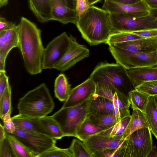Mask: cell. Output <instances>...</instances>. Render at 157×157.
<instances>
[{"mask_svg": "<svg viewBox=\"0 0 157 157\" xmlns=\"http://www.w3.org/2000/svg\"><path fill=\"white\" fill-rule=\"evenodd\" d=\"M96 93L106 97L113 103L117 117L119 121L125 117L130 115V105L128 97L120 92L110 84H96Z\"/></svg>", "mask_w": 157, "mask_h": 157, "instance_id": "11", "label": "cell"}, {"mask_svg": "<svg viewBox=\"0 0 157 157\" xmlns=\"http://www.w3.org/2000/svg\"><path fill=\"white\" fill-rule=\"evenodd\" d=\"M109 45V50L117 63L127 70L157 66V51L150 53L136 52L119 48L113 44Z\"/></svg>", "mask_w": 157, "mask_h": 157, "instance_id": "6", "label": "cell"}, {"mask_svg": "<svg viewBox=\"0 0 157 157\" xmlns=\"http://www.w3.org/2000/svg\"><path fill=\"white\" fill-rule=\"evenodd\" d=\"M127 72L135 87L145 82L157 81V66L134 68Z\"/></svg>", "mask_w": 157, "mask_h": 157, "instance_id": "20", "label": "cell"}, {"mask_svg": "<svg viewBox=\"0 0 157 157\" xmlns=\"http://www.w3.org/2000/svg\"><path fill=\"white\" fill-rule=\"evenodd\" d=\"M131 116L125 117L119 122L105 130L98 135L107 136H122L131 118Z\"/></svg>", "mask_w": 157, "mask_h": 157, "instance_id": "31", "label": "cell"}, {"mask_svg": "<svg viewBox=\"0 0 157 157\" xmlns=\"http://www.w3.org/2000/svg\"><path fill=\"white\" fill-rule=\"evenodd\" d=\"M9 0H0V7H2L6 5L8 3Z\"/></svg>", "mask_w": 157, "mask_h": 157, "instance_id": "51", "label": "cell"}, {"mask_svg": "<svg viewBox=\"0 0 157 157\" xmlns=\"http://www.w3.org/2000/svg\"><path fill=\"white\" fill-rule=\"evenodd\" d=\"M0 157H17L7 134L0 141Z\"/></svg>", "mask_w": 157, "mask_h": 157, "instance_id": "37", "label": "cell"}, {"mask_svg": "<svg viewBox=\"0 0 157 157\" xmlns=\"http://www.w3.org/2000/svg\"><path fill=\"white\" fill-rule=\"evenodd\" d=\"M132 33L145 38L157 37V29L131 32Z\"/></svg>", "mask_w": 157, "mask_h": 157, "instance_id": "41", "label": "cell"}, {"mask_svg": "<svg viewBox=\"0 0 157 157\" xmlns=\"http://www.w3.org/2000/svg\"><path fill=\"white\" fill-rule=\"evenodd\" d=\"M92 97L78 105L62 107L52 116L59 124L64 136L76 137L78 129L87 117Z\"/></svg>", "mask_w": 157, "mask_h": 157, "instance_id": "5", "label": "cell"}, {"mask_svg": "<svg viewBox=\"0 0 157 157\" xmlns=\"http://www.w3.org/2000/svg\"><path fill=\"white\" fill-rule=\"evenodd\" d=\"M109 15L112 32L157 29V21L150 14L140 17L116 13H109Z\"/></svg>", "mask_w": 157, "mask_h": 157, "instance_id": "7", "label": "cell"}, {"mask_svg": "<svg viewBox=\"0 0 157 157\" xmlns=\"http://www.w3.org/2000/svg\"><path fill=\"white\" fill-rule=\"evenodd\" d=\"M102 8L109 13H120L136 17H143L150 14L149 8L141 0L136 3L130 4L105 0Z\"/></svg>", "mask_w": 157, "mask_h": 157, "instance_id": "14", "label": "cell"}, {"mask_svg": "<svg viewBox=\"0 0 157 157\" xmlns=\"http://www.w3.org/2000/svg\"><path fill=\"white\" fill-rule=\"evenodd\" d=\"M40 118L26 117L19 114L12 117L16 128L43 133L49 136L41 124Z\"/></svg>", "mask_w": 157, "mask_h": 157, "instance_id": "21", "label": "cell"}, {"mask_svg": "<svg viewBox=\"0 0 157 157\" xmlns=\"http://www.w3.org/2000/svg\"><path fill=\"white\" fill-rule=\"evenodd\" d=\"M96 85L90 77L85 81L71 89L67 99L63 108H68L80 104L90 99L95 93Z\"/></svg>", "mask_w": 157, "mask_h": 157, "instance_id": "13", "label": "cell"}, {"mask_svg": "<svg viewBox=\"0 0 157 157\" xmlns=\"http://www.w3.org/2000/svg\"><path fill=\"white\" fill-rule=\"evenodd\" d=\"M150 14L157 21V9H150Z\"/></svg>", "mask_w": 157, "mask_h": 157, "instance_id": "49", "label": "cell"}, {"mask_svg": "<svg viewBox=\"0 0 157 157\" xmlns=\"http://www.w3.org/2000/svg\"><path fill=\"white\" fill-rule=\"evenodd\" d=\"M74 157L69 148L62 149L56 146L44 153L40 155L39 157Z\"/></svg>", "mask_w": 157, "mask_h": 157, "instance_id": "36", "label": "cell"}, {"mask_svg": "<svg viewBox=\"0 0 157 157\" xmlns=\"http://www.w3.org/2000/svg\"><path fill=\"white\" fill-rule=\"evenodd\" d=\"M90 78L96 84H110L128 97L129 92L135 89L127 70L118 63H100Z\"/></svg>", "mask_w": 157, "mask_h": 157, "instance_id": "4", "label": "cell"}, {"mask_svg": "<svg viewBox=\"0 0 157 157\" xmlns=\"http://www.w3.org/2000/svg\"><path fill=\"white\" fill-rule=\"evenodd\" d=\"M117 3L125 4H134L137 3L140 0H109Z\"/></svg>", "mask_w": 157, "mask_h": 157, "instance_id": "46", "label": "cell"}, {"mask_svg": "<svg viewBox=\"0 0 157 157\" xmlns=\"http://www.w3.org/2000/svg\"><path fill=\"white\" fill-rule=\"evenodd\" d=\"M15 23L6 20L5 18L0 17V31L15 28L17 26Z\"/></svg>", "mask_w": 157, "mask_h": 157, "instance_id": "43", "label": "cell"}, {"mask_svg": "<svg viewBox=\"0 0 157 157\" xmlns=\"http://www.w3.org/2000/svg\"><path fill=\"white\" fill-rule=\"evenodd\" d=\"M11 89L10 84L7 86L2 96L0 97V117L9 111L11 112Z\"/></svg>", "mask_w": 157, "mask_h": 157, "instance_id": "34", "label": "cell"}, {"mask_svg": "<svg viewBox=\"0 0 157 157\" xmlns=\"http://www.w3.org/2000/svg\"><path fill=\"white\" fill-rule=\"evenodd\" d=\"M66 6L71 9L75 10L76 0H60Z\"/></svg>", "mask_w": 157, "mask_h": 157, "instance_id": "44", "label": "cell"}, {"mask_svg": "<svg viewBox=\"0 0 157 157\" xmlns=\"http://www.w3.org/2000/svg\"><path fill=\"white\" fill-rule=\"evenodd\" d=\"M20 51L27 71L30 75L42 72L44 48L41 38V30L33 22L22 17L18 24Z\"/></svg>", "mask_w": 157, "mask_h": 157, "instance_id": "1", "label": "cell"}, {"mask_svg": "<svg viewBox=\"0 0 157 157\" xmlns=\"http://www.w3.org/2000/svg\"><path fill=\"white\" fill-rule=\"evenodd\" d=\"M154 97L157 100V95L154 96Z\"/></svg>", "mask_w": 157, "mask_h": 157, "instance_id": "52", "label": "cell"}, {"mask_svg": "<svg viewBox=\"0 0 157 157\" xmlns=\"http://www.w3.org/2000/svg\"><path fill=\"white\" fill-rule=\"evenodd\" d=\"M11 112L9 111L1 118L3 122L4 126L6 132L9 134L13 133L16 128L12 117H11Z\"/></svg>", "mask_w": 157, "mask_h": 157, "instance_id": "39", "label": "cell"}, {"mask_svg": "<svg viewBox=\"0 0 157 157\" xmlns=\"http://www.w3.org/2000/svg\"><path fill=\"white\" fill-rule=\"evenodd\" d=\"M131 108L144 112L150 96L136 89L129 92L128 95Z\"/></svg>", "mask_w": 157, "mask_h": 157, "instance_id": "29", "label": "cell"}, {"mask_svg": "<svg viewBox=\"0 0 157 157\" xmlns=\"http://www.w3.org/2000/svg\"><path fill=\"white\" fill-rule=\"evenodd\" d=\"M7 134L17 157H37L36 154L31 151L13 136L7 132Z\"/></svg>", "mask_w": 157, "mask_h": 157, "instance_id": "32", "label": "cell"}, {"mask_svg": "<svg viewBox=\"0 0 157 157\" xmlns=\"http://www.w3.org/2000/svg\"><path fill=\"white\" fill-rule=\"evenodd\" d=\"M147 157H157V147L153 145L152 149Z\"/></svg>", "mask_w": 157, "mask_h": 157, "instance_id": "48", "label": "cell"}, {"mask_svg": "<svg viewBox=\"0 0 157 157\" xmlns=\"http://www.w3.org/2000/svg\"><path fill=\"white\" fill-rule=\"evenodd\" d=\"M144 113L150 130L157 140V100L154 96H150Z\"/></svg>", "mask_w": 157, "mask_h": 157, "instance_id": "24", "label": "cell"}, {"mask_svg": "<svg viewBox=\"0 0 157 157\" xmlns=\"http://www.w3.org/2000/svg\"><path fill=\"white\" fill-rule=\"evenodd\" d=\"M70 43L65 32L51 41L44 48L42 59L43 69H54L67 49Z\"/></svg>", "mask_w": 157, "mask_h": 157, "instance_id": "10", "label": "cell"}, {"mask_svg": "<svg viewBox=\"0 0 157 157\" xmlns=\"http://www.w3.org/2000/svg\"><path fill=\"white\" fill-rule=\"evenodd\" d=\"M40 120L50 137L56 140L64 137L59 124L52 116H46L40 118Z\"/></svg>", "mask_w": 157, "mask_h": 157, "instance_id": "28", "label": "cell"}, {"mask_svg": "<svg viewBox=\"0 0 157 157\" xmlns=\"http://www.w3.org/2000/svg\"><path fill=\"white\" fill-rule=\"evenodd\" d=\"M152 146L150 129L144 128L138 129L126 139L122 157H147Z\"/></svg>", "mask_w": 157, "mask_h": 157, "instance_id": "9", "label": "cell"}, {"mask_svg": "<svg viewBox=\"0 0 157 157\" xmlns=\"http://www.w3.org/2000/svg\"><path fill=\"white\" fill-rule=\"evenodd\" d=\"M87 117L95 125L104 130L120 121L115 115L88 113Z\"/></svg>", "mask_w": 157, "mask_h": 157, "instance_id": "27", "label": "cell"}, {"mask_svg": "<svg viewBox=\"0 0 157 157\" xmlns=\"http://www.w3.org/2000/svg\"></svg>", "mask_w": 157, "mask_h": 157, "instance_id": "53", "label": "cell"}, {"mask_svg": "<svg viewBox=\"0 0 157 157\" xmlns=\"http://www.w3.org/2000/svg\"><path fill=\"white\" fill-rule=\"evenodd\" d=\"M88 113L115 115L117 117L113 102L108 98L100 95L96 93L93 96L89 106Z\"/></svg>", "mask_w": 157, "mask_h": 157, "instance_id": "19", "label": "cell"}, {"mask_svg": "<svg viewBox=\"0 0 157 157\" xmlns=\"http://www.w3.org/2000/svg\"><path fill=\"white\" fill-rule=\"evenodd\" d=\"M54 86L56 98L60 101H65L69 97L71 89V85L64 74L61 73L56 78Z\"/></svg>", "mask_w": 157, "mask_h": 157, "instance_id": "26", "label": "cell"}, {"mask_svg": "<svg viewBox=\"0 0 157 157\" xmlns=\"http://www.w3.org/2000/svg\"><path fill=\"white\" fill-rule=\"evenodd\" d=\"M81 141L76 139H73L69 147L74 157H93L91 153L84 143Z\"/></svg>", "mask_w": 157, "mask_h": 157, "instance_id": "33", "label": "cell"}, {"mask_svg": "<svg viewBox=\"0 0 157 157\" xmlns=\"http://www.w3.org/2000/svg\"><path fill=\"white\" fill-rule=\"evenodd\" d=\"M75 25L91 46L105 44L112 33L109 12L94 6L78 17Z\"/></svg>", "mask_w": 157, "mask_h": 157, "instance_id": "2", "label": "cell"}, {"mask_svg": "<svg viewBox=\"0 0 157 157\" xmlns=\"http://www.w3.org/2000/svg\"><path fill=\"white\" fill-rule=\"evenodd\" d=\"M125 140L122 139V136H107L98 134L83 142L93 155L108 149L122 146L125 144Z\"/></svg>", "mask_w": 157, "mask_h": 157, "instance_id": "15", "label": "cell"}, {"mask_svg": "<svg viewBox=\"0 0 157 157\" xmlns=\"http://www.w3.org/2000/svg\"><path fill=\"white\" fill-rule=\"evenodd\" d=\"M101 0H87L88 5L89 6L100 2Z\"/></svg>", "mask_w": 157, "mask_h": 157, "instance_id": "50", "label": "cell"}, {"mask_svg": "<svg viewBox=\"0 0 157 157\" xmlns=\"http://www.w3.org/2000/svg\"><path fill=\"white\" fill-rule=\"evenodd\" d=\"M19 43L17 25L15 28L0 31V58L6 60L10 51L18 47Z\"/></svg>", "mask_w": 157, "mask_h": 157, "instance_id": "18", "label": "cell"}, {"mask_svg": "<svg viewBox=\"0 0 157 157\" xmlns=\"http://www.w3.org/2000/svg\"><path fill=\"white\" fill-rule=\"evenodd\" d=\"M10 134L36 154L37 157L53 148L56 143V139L47 135L16 128L13 133Z\"/></svg>", "mask_w": 157, "mask_h": 157, "instance_id": "8", "label": "cell"}, {"mask_svg": "<svg viewBox=\"0 0 157 157\" xmlns=\"http://www.w3.org/2000/svg\"><path fill=\"white\" fill-rule=\"evenodd\" d=\"M112 44L119 48L134 52L150 53L157 51V37Z\"/></svg>", "mask_w": 157, "mask_h": 157, "instance_id": "17", "label": "cell"}, {"mask_svg": "<svg viewBox=\"0 0 157 157\" xmlns=\"http://www.w3.org/2000/svg\"><path fill=\"white\" fill-rule=\"evenodd\" d=\"M135 89L149 96L157 95V81L144 82L136 86Z\"/></svg>", "mask_w": 157, "mask_h": 157, "instance_id": "35", "label": "cell"}, {"mask_svg": "<svg viewBox=\"0 0 157 157\" xmlns=\"http://www.w3.org/2000/svg\"><path fill=\"white\" fill-rule=\"evenodd\" d=\"M7 132L4 126L1 124H0V141L6 137Z\"/></svg>", "mask_w": 157, "mask_h": 157, "instance_id": "47", "label": "cell"}, {"mask_svg": "<svg viewBox=\"0 0 157 157\" xmlns=\"http://www.w3.org/2000/svg\"><path fill=\"white\" fill-rule=\"evenodd\" d=\"M30 9L39 21L45 22L52 20L50 0H28Z\"/></svg>", "mask_w": 157, "mask_h": 157, "instance_id": "22", "label": "cell"}, {"mask_svg": "<svg viewBox=\"0 0 157 157\" xmlns=\"http://www.w3.org/2000/svg\"><path fill=\"white\" fill-rule=\"evenodd\" d=\"M89 7L87 0H76L75 10L78 16L83 14Z\"/></svg>", "mask_w": 157, "mask_h": 157, "instance_id": "40", "label": "cell"}, {"mask_svg": "<svg viewBox=\"0 0 157 157\" xmlns=\"http://www.w3.org/2000/svg\"><path fill=\"white\" fill-rule=\"evenodd\" d=\"M144 38L131 32H113L110 35L105 44L108 45L113 43L131 41Z\"/></svg>", "mask_w": 157, "mask_h": 157, "instance_id": "30", "label": "cell"}, {"mask_svg": "<svg viewBox=\"0 0 157 157\" xmlns=\"http://www.w3.org/2000/svg\"><path fill=\"white\" fill-rule=\"evenodd\" d=\"M124 144L117 148L109 149L94 154L93 155V157H122L124 151Z\"/></svg>", "mask_w": 157, "mask_h": 157, "instance_id": "38", "label": "cell"}, {"mask_svg": "<svg viewBox=\"0 0 157 157\" xmlns=\"http://www.w3.org/2000/svg\"><path fill=\"white\" fill-rule=\"evenodd\" d=\"M144 128L150 129L144 113L138 109H133L130 119L122 135V139L125 140L134 132Z\"/></svg>", "mask_w": 157, "mask_h": 157, "instance_id": "23", "label": "cell"}, {"mask_svg": "<svg viewBox=\"0 0 157 157\" xmlns=\"http://www.w3.org/2000/svg\"><path fill=\"white\" fill-rule=\"evenodd\" d=\"M69 46L60 59L56 64L54 69L61 72L71 68L77 63L88 57L89 49L84 45L79 44L76 38L70 35Z\"/></svg>", "mask_w": 157, "mask_h": 157, "instance_id": "12", "label": "cell"}, {"mask_svg": "<svg viewBox=\"0 0 157 157\" xmlns=\"http://www.w3.org/2000/svg\"><path fill=\"white\" fill-rule=\"evenodd\" d=\"M104 130L95 125L87 117L78 129L76 137L84 142L90 137L99 134Z\"/></svg>", "mask_w": 157, "mask_h": 157, "instance_id": "25", "label": "cell"}, {"mask_svg": "<svg viewBox=\"0 0 157 157\" xmlns=\"http://www.w3.org/2000/svg\"><path fill=\"white\" fill-rule=\"evenodd\" d=\"M52 6V20L63 24L69 23L76 25L78 19L75 10L64 5L60 0H50Z\"/></svg>", "mask_w": 157, "mask_h": 157, "instance_id": "16", "label": "cell"}, {"mask_svg": "<svg viewBox=\"0 0 157 157\" xmlns=\"http://www.w3.org/2000/svg\"><path fill=\"white\" fill-rule=\"evenodd\" d=\"M55 103L45 83L29 91L19 99V114L26 117L40 118L50 113Z\"/></svg>", "mask_w": 157, "mask_h": 157, "instance_id": "3", "label": "cell"}, {"mask_svg": "<svg viewBox=\"0 0 157 157\" xmlns=\"http://www.w3.org/2000/svg\"><path fill=\"white\" fill-rule=\"evenodd\" d=\"M9 83V77L6 75V71H0V97Z\"/></svg>", "mask_w": 157, "mask_h": 157, "instance_id": "42", "label": "cell"}, {"mask_svg": "<svg viewBox=\"0 0 157 157\" xmlns=\"http://www.w3.org/2000/svg\"><path fill=\"white\" fill-rule=\"evenodd\" d=\"M144 2L150 9H157V0H140Z\"/></svg>", "mask_w": 157, "mask_h": 157, "instance_id": "45", "label": "cell"}]
</instances>
